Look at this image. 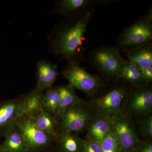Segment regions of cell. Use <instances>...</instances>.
<instances>
[{
  "label": "cell",
  "instance_id": "cell-1",
  "mask_svg": "<svg viewBox=\"0 0 152 152\" xmlns=\"http://www.w3.org/2000/svg\"><path fill=\"white\" fill-rule=\"evenodd\" d=\"M94 11V9L90 8L75 21L60 29L53 42L56 54L69 61V63L77 62L75 59L83 52V40Z\"/></svg>",
  "mask_w": 152,
  "mask_h": 152
},
{
  "label": "cell",
  "instance_id": "cell-2",
  "mask_svg": "<svg viewBox=\"0 0 152 152\" xmlns=\"http://www.w3.org/2000/svg\"><path fill=\"white\" fill-rule=\"evenodd\" d=\"M62 74L67 80L68 85L71 88L80 90L88 96L94 94L102 85L99 76L89 73L77 62L69 63Z\"/></svg>",
  "mask_w": 152,
  "mask_h": 152
},
{
  "label": "cell",
  "instance_id": "cell-3",
  "mask_svg": "<svg viewBox=\"0 0 152 152\" xmlns=\"http://www.w3.org/2000/svg\"><path fill=\"white\" fill-rule=\"evenodd\" d=\"M126 90L123 87L114 88L95 101L98 116L113 124L123 114V106L127 97Z\"/></svg>",
  "mask_w": 152,
  "mask_h": 152
},
{
  "label": "cell",
  "instance_id": "cell-4",
  "mask_svg": "<svg viewBox=\"0 0 152 152\" xmlns=\"http://www.w3.org/2000/svg\"><path fill=\"white\" fill-rule=\"evenodd\" d=\"M16 126L23 137L29 152H41L49 148L55 140L39 129L31 117L23 116L17 121Z\"/></svg>",
  "mask_w": 152,
  "mask_h": 152
},
{
  "label": "cell",
  "instance_id": "cell-5",
  "mask_svg": "<svg viewBox=\"0 0 152 152\" xmlns=\"http://www.w3.org/2000/svg\"><path fill=\"white\" fill-rule=\"evenodd\" d=\"M152 39L151 17L140 19L125 30L121 36L120 46L133 48L148 43Z\"/></svg>",
  "mask_w": 152,
  "mask_h": 152
},
{
  "label": "cell",
  "instance_id": "cell-6",
  "mask_svg": "<svg viewBox=\"0 0 152 152\" xmlns=\"http://www.w3.org/2000/svg\"><path fill=\"white\" fill-rule=\"evenodd\" d=\"M91 60L98 70L111 77L116 76L125 62L118 49L109 47L97 49L93 53Z\"/></svg>",
  "mask_w": 152,
  "mask_h": 152
},
{
  "label": "cell",
  "instance_id": "cell-7",
  "mask_svg": "<svg viewBox=\"0 0 152 152\" xmlns=\"http://www.w3.org/2000/svg\"><path fill=\"white\" fill-rule=\"evenodd\" d=\"M113 129L122 152H134L140 142L130 120L124 114L113 123Z\"/></svg>",
  "mask_w": 152,
  "mask_h": 152
},
{
  "label": "cell",
  "instance_id": "cell-8",
  "mask_svg": "<svg viewBox=\"0 0 152 152\" xmlns=\"http://www.w3.org/2000/svg\"><path fill=\"white\" fill-rule=\"evenodd\" d=\"M59 117L61 132L74 134L83 131L90 121L89 113L80 104L68 109Z\"/></svg>",
  "mask_w": 152,
  "mask_h": 152
},
{
  "label": "cell",
  "instance_id": "cell-9",
  "mask_svg": "<svg viewBox=\"0 0 152 152\" xmlns=\"http://www.w3.org/2000/svg\"><path fill=\"white\" fill-rule=\"evenodd\" d=\"M24 114V96L7 102L0 107V129L5 130L6 134Z\"/></svg>",
  "mask_w": 152,
  "mask_h": 152
},
{
  "label": "cell",
  "instance_id": "cell-10",
  "mask_svg": "<svg viewBox=\"0 0 152 152\" xmlns=\"http://www.w3.org/2000/svg\"><path fill=\"white\" fill-rule=\"evenodd\" d=\"M152 91L151 88L141 87L134 91L131 96L128 110L132 114L146 115L151 111Z\"/></svg>",
  "mask_w": 152,
  "mask_h": 152
},
{
  "label": "cell",
  "instance_id": "cell-11",
  "mask_svg": "<svg viewBox=\"0 0 152 152\" xmlns=\"http://www.w3.org/2000/svg\"><path fill=\"white\" fill-rule=\"evenodd\" d=\"M57 65L45 60H41L37 65V86L36 88L42 92L51 88L58 77Z\"/></svg>",
  "mask_w": 152,
  "mask_h": 152
},
{
  "label": "cell",
  "instance_id": "cell-12",
  "mask_svg": "<svg viewBox=\"0 0 152 152\" xmlns=\"http://www.w3.org/2000/svg\"><path fill=\"white\" fill-rule=\"evenodd\" d=\"M127 56L129 61L139 67L152 66V47L148 43L131 48L127 51Z\"/></svg>",
  "mask_w": 152,
  "mask_h": 152
},
{
  "label": "cell",
  "instance_id": "cell-13",
  "mask_svg": "<svg viewBox=\"0 0 152 152\" xmlns=\"http://www.w3.org/2000/svg\"><path fill=\"white\" fill-rule=\"evenodd\" d=\"M1 148L7 152H29L26 142L16 126L6 133Z\"/></svg>",
  "mask_w": 152,
  "mask_h": 152
},
{
  "label": "cell",
  "instance_id": "cell-14",
  "mask_svg": "<svg viewBox=\"0 0 152 152\" xmlns=\"http://www.w3.org/2000/svg\"><path fill=\"white\" fill-rule=\"evenodd\" d=\"M87 138L101 143L113 128V124L102 117L98 116L88 126Z\"/></svg>",
  "mask_w": 152,
  "mask_h": 152
},
{
  "label": "cell",
  "instance_id": "cell-15",
  "mask_svg": "<svg viewBox=\"0 0 152 152\" xmlns=\"http://www.w3.org/2000/svg\"><path fill=\"white\" fill-rule=\"evenodd\" d=\"M32 118L41 131L55 139L58 137L59 122L56 117L43 110Z\"/></svg>",
  "mask_w": 152,
  "mask_h": 152
},
{
  "label": "cell",
  "instance_id": "cell-16",
  "mask_svg": "<svg viewBox=\"0 0 152 152\" xmlns=\"http://www.w3.org/2000/svg\"><path fill=\"white\" fill-rule=\"evenodd\" d=\"M59 102L57 117H59L68 109L81 103L82 100L75 93V90L69 85L58 87Z\"/></svg>",
  "mask_w": 152,
  "mask_h": 152
},
{
  "label": "cell",
  "instance_id": "cell-17",
  "mask_svg": "<svg viewBox=\"0 0 152 152\" xmlns=\"http://www.w3.org/2000/svg\"><path fill=\"white\" fill-rule=\"evenodd\" d=\"M24 115L34 118L44 110L43 94L35 88L29 94L24 96Z\"/></svg>",
  "mask_w": 152,
  "mask_h": 152
},
{
  "label": "cell",
  "instance_id": "cell-18",
  "mask_svg": "<svg viewBox=\"0 0 152 152\" xmlns=\"http://www.w3.org/2000/svg\"><path fill=\"white\" fill-rule=\"evenodd\" d=\"M58 138L62 152H82L83 140L74 133L61 132Z\"/></svg>",
  "mask_w": 152,
  "mask_h": 152
},
{
  "label": "cell",
  "instance_id": "cell-19",
  "mask_svg": "<svg viewBox=\"0 0 152 152\" xmlns=\"http://www.w3.org/2000/svg\"><path fill=\"white\" fill-rule=\"evenodd\" d=\"M116 77L129 82L132 84L139 86L145 80L142 77L137 66L129 61H125L120 68Z\"/></svg>",
  "mask_w": 152,
  "mask_h": 152
},
{
  "label": "cell",
  "instance_id": "cell-20",
  "mask_svg": "<svg viewBox=\"0 0 152 152\" xmlns=\"http://www.w3.org/2000/svg\"><path fill=\"white\" fill-rule=\"evenodd\" d=\"M91 1L88 0H62L58 3L59 13L62 15L79 12H84L88 10Z\"/></svg>",
  "mask_w": 152,
  "mask_h": 152
},
{
  "label": "cell",
  "instance_id": "cell-21",
  "mask_svg": "<svg viewBox=\"0 0 152 152\" xmlns=\"http://www.w3.org/2000/svg\"><path fill=\"white\" fill-rule=\"evenodd\" d=\"M59 102V92L58 87L47 90L43 94L44 110L56 118Z\"/></svg>",
  "mask_w": 152,
  "mask_h": 152
},
{
  "label": "cell",
  "instance_id": "cell-22",
  "mask_svg": "<svg viewBox=\"0 0 152 152\" xmlns=\"http://www.w3.org/2000/svg\"><path fill=\"white\" fill-rule=\"evenodd\" d=\"M100 143L102 152H122L113 128Z\"/></svg>",
  "mask_w": 152,
  "mask_h": 152
},
{
  "label": "cell",
  "instance_id": "cell-23",
  "mask_svg": "<svg viewBox=\"0 0 152 152\" xmlns=\"http://www.w3.org/2000/svg\"><path fill=\"white\" fill-rule=\"evenodd\" d=\"M140 132L144 137L151 138L152 137V117L148 115L142 120L140 127Z\"/></svg>",
  "mask_w": 152,
  "mask_h": 152
},
{
  "label": "cell",
  "instance_id": "cell-24",
  "mask_svg": "<svg viewBox=\"0 0 152 152\" xmlns=\"http://www.w3.org/2000/svg\"><path fill=\"white\" fill-rule=\"evenodd\" d=\"M82 152H102L100 143L87 138L82 141Z\"/></svg>",
  "mask_w": 152,
  "mask_h": 152
},
{
  "label": "cell",
  "instance_id": "cell-25",
  "mask_svg": "<svg viewBox=\"0 0 152 152\" xmlns=\"http://www.w3.org/2000/svg\"><path fill=\"white\" fill-rule=\"evenodd\" d=\"M142 77L145 82H151L152 80V66L148 68L137 67Z\"/></svg>",
  "mask_w": 152,
  "mask_h": 152
},
{
  "label": "cell",
  "instance_id": "cell-26",
  "mask_svg": "<svg viewBox=\"0 0 152 152\" xmlns=\"http://www.w3.org/2000/svg\"><path fill=\"white\" fill-rule=\"evenodd\" d=\"M134 152H152L151 142H141Z\"/></svg>",
  "mask_w": 152,
  "mask_h": 152
},
{
  "label": "cell",
  "instance_id": "cell-27",
  "mask_svg": "<svg viewBox=\"0 0 152 152\" xmlns=\"http://www.w3.org/2000/svg\"><path fill=\"white\" fill-rule=\"evenodd\" d=\"M0 152H7V151H4V150H3L2 148L1 147H0Z\"/></svg>",
  "mask_w": 152,
  "mask_h": 152
},
{
  "label": "cell",
  "instance_id": "cell-28",
  "mask_svg": "<svg viewBox=\"0 0 152 152\" xmlns=\"http://www.w3.org/2000/svg\"><path fill=\"white\" fill-rule=\"evenodd\" d=\"M52 152V151H51V152Z\"/></svg>",
  "mask_w": 152,
  "mask_h": 152
}]
</instances>
